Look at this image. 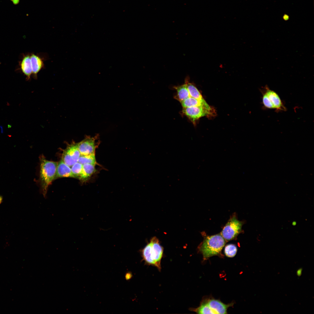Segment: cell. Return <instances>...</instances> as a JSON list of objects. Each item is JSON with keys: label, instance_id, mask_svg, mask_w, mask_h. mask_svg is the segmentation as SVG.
<instances>
[{"label": "cell", "instance_id": "cell-1", "mask_svg": "<svg viewBox=\"0 0 314 314\" xmlns=\"http://www.w3.org/2000/svg\"><path fill=\"white\" fill-rule=\"evenodd\" d=\"M143 260L148 265L161 269V261L163 257V249L156 237H153L141 250Z\"/></svg>", "mask_w": 314, "mask_h": 314}, {"label": "cell", "instance_id": "cell-2", "mask_svg": "<svg viewBox=\"0 0 314 314\" xmlns=\"http://www.w3.org/2000/svg\"><path fill=\"white\" fill-rule=\"evenodd\" d=\"M226 242V241L220 233L207 236L204 238L199 249L204 259L206 260L220 254Z\"/></svg>", "mask_w": 314, "mask_h": 314}, {"label": "cell", "instance_id": "cell-3", "mask_svg": "<svg viewBox=\"0 0 314 314\" xmlns=\"http://www.w3.org/2000/svg\"><path fill=\"white\" fill-rule=\"evenodd\" d=\"M40 178L42 193L45 197L48 187L54 179L58 163L46 160L43 156L40 158Z\"/></svg>", "mask_w": 314, "mask_h": 314}, {"label": "cell", "instance_id": "cell-4", "mask_svg": "<svg viewBox=\"0 0 314 314\" xmlns=\"http://www.w3.org/2000/svg\"><path fill=\"white\" fill-rule=\"evenodd\" d=\"M214 110L206 103L204 105L183 108V114L193 122L199 118L204 116L213 115Z\"/></svg>", "mask_w": 314, "mask_h": 314}, {"label": "cell", "instance_id": "cell-5", "mask_svg": "<svg viewBox=\"0 0 314 314\" xmlns=\"http://www.w3.org/2000/svg\"><path fill=\"white\" fill-rule=\"evenodd\" d=\"M242 224V222L233 216L229 220L220 234L226 241L234 239L241 232Z\"/></svg>", "mask_w": 314, "mask_h": 314}, {"label": "cell", "instance_id": "cell-6", "mask_svg": "<svg viewBox=\"0 0 314 314\" xmlns=\"http://www.w3.org/2000/svg\"><path fill=\"white\" fill-rule=\"evenodd\" d=\"M98 135L93 137L88 136L83 140L76 143L81 155L95 154L96 149L99 144Z\"/></svg>", "mask_w": 314, "mask_h": 314}, {"label": "cell", "instance_id": "cell-7", "mask_svg": "<svg viewBox=\"0 0 314 314\" xmlns=\"http://www.w3.org/2000/svg\"><path fill=\"white\" fill-rule=\"evenodd\" d=\"M81 155L76 143L72 144L68 146L64 151L62 159L65 164L71 167L78 162Z\"/></svg>", "mask_w": 314, "mask_h": 314}, {"label": "cell", "instance_id": "cell-8", "mask_svg": "<svg viewBox=\"0 0 314 314\" xmlns=\"http://www.w3.org/2000/svg\"><path fill=\"white\" fill-rule=\"evenodd\" d=\"M265 92L268 97L270 101L273 105L277 112L286 111V108L284 106L278 94L275 91L270 89L267 85L261 89Z\"/></svg>", "mask_w": 314, "mask_h": 314}, {"label": "cell", "instance_id": "cell-9", "mask_svg": "<svg viewBox=\"0 0 314 314\" xmlns=\"http://www.w3.org/2000/svg\"><path fill=\"white\" fill-rule=\"evenodd\" d=\"M213 314H226L229 307L232 304H226L219 300L210 299L205 302Z\"/></svg>", "mask_w": 314, "mask_h": 314}, {"label": "cell", "instance_id": "cell-10", "mask_svg": "<svg viewBox=\"0 0 314 314\" xmlns=\"http://www.w3.org/2000/svg\"><path fill=\"white\" fill-rule=\"evenodd\" d=\"M60 177H73L70 167L61 159L58 163L54 179Z\"/></svg>", "mask_w": 314, "mask_h": 314}, {"label": "cell", "instance_id": "cell-11", "mask_svg": "<svg viewBox=\"0 0 314 314\" xmlns=\"http://www.w3.org/2000/svg\"><path fill=\"white\" fill-rule=\"evenodd\" d=\"M30 58L32 75L36 78L38 73L44 67L43 60L40 56L33 53L31 54Z\"/></svg>", "mask_w": 314, "mask_h": 314}, {"label": "cell", "instance_id": "cell-12", "mask_svg": "<svg viewBox=\"0 0 314 314\" xmlns=\"http://www.w3.org/2000/svg\"><path fill=\"white\" fill-rule=\"evenodd\" d=\"M20 66L22 72L27 79H30L32 75L30 55H27L24 56L20 63Z\"/></svg>", "mask_w": 314, "mask_h": 314}, {"label": "cell", "instance_id": "cell-13", "mask_svg": "<svg viewBox=\"0 0 314 314\" xmlns=\"http://www.w3.org/2000/svg\"><path fill=\"white\" fill-rule=\"evenodd\" d=\"M95 165L85 164L83 165L81 174L79 179L82 181H85L95 172Z\"/></svg>", "mask_w": 314, "mask_h": 314}, {"label": "cell", "instance_id": "cell-14", "mask_svg": "<svg viewBox=\"0 0 314 314\" xmlns=\"http://www.w3.org/2000/svg\"><path fill=\"white\" fill-rule=\"evenodd\" d=\"M174 88L177 91V94L174 98L180 103L190 97L185 83L182 85L174 86Z\"/></svg>", "mask_w": 314, "mask_h": 314}, {"label": "cell", "instance_id": "cell-15", "mask_svg": "<svg viewBox=\"0 0 314 314\" xmlns=\"http://www.w3.org/2000/svg\"><path fill=\"white\" fill-rule=\"evenodd\" d=\"M188 77L186 78L185 82L186 84L190 96L197 99L201 100L204 99L201 94L193 84L189 82Z\"/></svg>", "mask_w": 314, "mask_h": 314}, {"label": "cell", "instance_id": "cell-16", "mask_svg": "<svg viewBox=\"0 0 314 314\" xmlns=\"http://www.w3.org/2000/svg\"><path fill=\"white\" fill-rule=\"evenodd\" d=\"M183 108L201 106L207 103L204 99L200 100L190 97L181 102Z\"/></svg>", "mask_w": 314, "mask_h": 314}, {"label": "cell", "instance_id": "cell-17", "mask_svg": "<svg viewBox=\"0 0 314 314\" xmlns=\"http://www.w3.org/2000/svg\"><path fill=\"white\" fill-rule=\"evenodd\" d=\"M78 162L82 165L85 164H90L96 165L97 164L95 154L86 155H81Z\"/></svg>", "mask_w": 314, "mask_h": 314}, {"label": "cell", "instance_id": "cell-18", "mask_svg": "<svg viewBox=\"0 0 314 314\" xmlns=\"http://www.w3.org/2000/svg\"><path fill=\"white\" fill-rule=\"evenodd\" d=\"M237 248L234 245L230 244L227 245L224 248V252L226 256L229 257L234 256L237 252Z\"/></svg>", "mask_w": 314, "mask_h": 314}, {"label": "cell", "instance_id": "cell-19", "mask_svg": "<svg viewBox=\"0 0 314 314\" xmlns=\"http://www.w3.org/2000/svg\"><path fill=\"white\" fill-rule=\"evenodd\" d=\"M82 168L83 165L78 162L72 166L71 171L74 178H79L82 173Z\"/></svg>", "mask_w": 314, "mask_h": 314}, {"label": "cell", "instance_id": "cell-20", "mask_svg": "<svg viewBox=\"0 0 314 314\" xmlns=\"http://www.w3.org/2000/svg\"><path fill=\"white\" fill-rule=\"evenodd\" d=\"M261 91L262 94V101L264 107L268 109H274L273 105L270 101L266 93L261 89Z\"/></svg>", "mask_w": 314, "mask_h": 314}, {"label": "cell", "instance_id": "cell-21", "mask_svg": "<svg viewBox=\"0 0 314 314\" xmlns=\"http://www.w3.org/2000/svg\"><path fill=\"white\" fill-rule=\"evenodd\" d=\"M283 19L285 21L288 20L289 19V16L285 14L283 16Z\"/></svg>", "mask_w": 314, "mask_h": 314}, {"label": "cell", "instance_id": "cell-22", "mask_svg": "<svg viewBox=\"0 0 314 314\" xmlns=\"http://www.w3.org/2000/svg\"><path fill=\"white\" fill-rule=\"evenodd\" d=\"M297 275L298 276H300L301 273V270L300 269L299 270L297 271Z\"/></svg>", "mask_w": 314, "mask_h": 314}, {"label": "cell", "instance_id": "cell-23", "mask_svg": "<svg viewBox=\"0 0 314 314\" xmlns=\"http://www.w3.org/2000/svg\"><path fill=\"white\" fill-rule=\"evenodd\" d=\"M2 198L0 196V203L1 202Z\"/></svg>", "mask_w": 314, "mask_h": 314}]
</instances>
